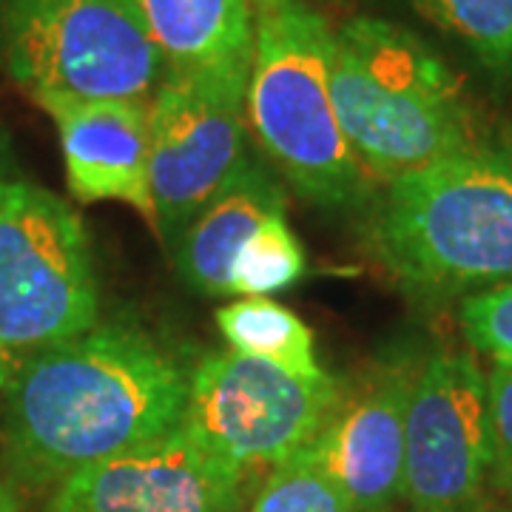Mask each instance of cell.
I'll use <instances>...</instances> for the list:
<instances>
[{"label":"cell","instance_id":"6da1fadb","mask_svg":"<svg viewBox=\"0 0 512 512\" xmlns=\"http://www.w3.org/2000/svg\"><path fill=\"white\" fill-rule=\"evenodd\" d=\"M180 362L134 322H97L18 359L3 393V458L29 487L60 484L180 427L188 404Z\"/></svg>","mask_w":512,"mask_h":512},{"label":"cell","instance_id":"7a4b0ae2","mask_svg":"<svg viewBox=\"0 0 512 512\" xmlns=\"http://www.w3.org/2000/svg\"><path fill=\"white\" fill-rule=\"evenodd\" d=\"M367 245L399 285L424 296L510 285L512 134L384 183Z\"/></svg>","mask_w":512,"mask_h":512},{"label":"cell","instance_id":"3957f363","mask_svg":"<svg viewBox=\"0 0 512 512\" xmlns=\"http://www.w3.org/2000/svg\"><path fill=\"white\" fill-rule=\"evenodd\" d=\"M330 92L356 160L382 183L481 140L458 74L390 20L350 18L333 29Z\"/></svg>","mask_w":512,"mask_h":512},{"label":"cell","instance_id":"277c9868","mask_svg":"<svg viewBox=\"0 0 512 512\" xmlns=\"http://www.w3.org/2000/svg\"><path fill=\"white\" fill-rule=\"evenodd\" d=\"M333 29L308 0H254L245 120L299 197L345 208L367 174L342 134L333 92Z\"/></svg>","mask_w":512,"mask_h":512},{"label":"cell","instance_id":"5b68a950","mask_svg":"<svg viewBox=\"0 0 512 512\" xmlns=\"http://www.w3.org/2000/svg\"><path fill=\"white\" fill-rule=\"evenodd\" d=\"M0 69L29 97L151 100L165 66L134 0H0Z\"/></svg>","mask_w":512,"mask_h":512},{"label":"cell","instance_id":"8992f818","mask_svg":"<svg viewBox=\"0 0 512 512\" xmlns=\"http://www.w3.org/2000/svg\"><path fill=\"white\" fill-rule=\"evenodd\" d=\"M100 322L92 242L49 188L0 180V345L18 359Z\"/></svg>","mask_w":512,"mask_h":512},{"label":"cell","instance_id":"52a82bcc","mask_svg":"<svg viewBox=\"0 0 512 512\" xmlns=\"http://www.w3.org/2000/svg\"><path fill=\"white\" fill-rule=\"evenodd\" d=\"M342 382L214 350L191 370L183 427L242 476L274 470L322 433Z\"/></svg>","mask_w":512,"mask_h":512},{"label":"cell","instance_id":"ba28073f","mask_svg":"<svg viewBox=\"0 0 512 512\" xmlns=\"http://www.w3.org/2000/svg\"><path fill=\"white\" fill-rule=\"evenodd\" d=\"M490 470L487 373L464 350L424 356L404 419L407 510L490 512Z\"/></svg>","mask_w":512,"mask_h":512},{"label":"cell","instance_id":"9c48e42d","mask_svg":"<svg viewBox=\"0 0 512 512\" xmlns=\"http://www.w3.org/2000/svg\"><path fill=\"white\" fill-rule=\"evenodd\" d=\"M245 92L165 72L148 100V183L157 234L177 242L248 163Z\"/></svg>","mask_w":512,"mask_h":512},{"label":"cell","instance_id":"30bf717a","mask_svg":"<svg viewBox=\"0 0 512 512\" xmlns=\"http://www.w3.org/2000/svg\"><path fill=\"white\" fill-rule=\"evenodd\" d=\"M245 484L180 424L63 478L46 512H242Z\"/></svg>","mask_w":512,"mask_h":512},{"label":"cell","instance_id":"8fae6325","mask_svg":"<svg viewBox=\"0 0 512 512\" xmlns=\"http://www.w3.org/2000/svg\"><path fill=\"white\" fill-rule=\"evenodd\" d=\"M416 370L413 356L396 353L342 384L322 433L308 447L350 512H382L402 501L404 419Z\"/></svg>","mask_w":512,"mask_h":512},{"label":"cell","instance_id":"7c38bea8","mask_svg":"<svg viewBox=\"0 0 512 512\" xmlns=\"http://www.w3.org/2000/svg\"><path fill=\"white\" fill-rule=\"evenodd\" d=\"M52 117L77 202H126L157 228L148 183V100L120 97H32Z\"/></svg>","mask_w":512,"mask_h":512},{"label":"cell","instance_id":"4fadbf2b","mask_svg":"<svg viewBox=\"0 0 512 512\" xmlns=\"http://www.w3.org/2000/svg\"><path fill=\"white\" fill-rule=\"evenodd\" d=\"M165 72L248 89L254 0H134Z\"/></svg>","mask_w":512,"mask_h":512},{"label":"cell","instance_id":"5bb4252c","mask_svg":"<svg viewBox=\"0 0 512 512\" xmlns=\"http://www.w3.org/2000/svg\"><path fill=\"white\" fill-rule=\"evenodd\" d=\"M274 214H285V188L248 160L174 242L185 282L202 296H234L231 274L239 251Z\"/></svg>","mask_w":512,"mask_h":512},{"label":"cell","instance_id":"9a60e30c","mask_svg":"<svg viewBox=\"0 0 512 512\" xmlns=\"http://www.w3.org/2000/svg\"><path fill=\"white\" fill-rule=\"evenodd\" d=\"M217 328L228 348L262 359L296 376H322L313 330L285 305L268 296L237 299L217 311Z\"/></svg>","mask_w":512,"mask_h":512},{"label":"cell","instance_id":"2e32d148","mask_svg":"<svg viewBox=\"0 0 512 512\" xmlns=\"http://www.w3.org/2000/svg\"><path fill=\"white\" fill-rule=\"evenodd\" d=\"M421 18L456 37L493 72L512 69V0H410Z\"/></svg>","mask_w":512,"mask_h":512},{"label":"cell","instance_id":"e0dca14e","mask_svg":"<svg viewBox=\"0 0 512 512\" xmlns=\"http://www.w3.org/2000/svg\"><path fill=\"white\" fill-rule=\"evenodd\" d=\"M305 274V251L288 225V214H274L259 225L234 262L231 293L234 296H271L291 288Z\"/></svg>","mask_w":512,"mask_h":512},{"label":"cell","instance_id":"ac0fdd59","mask_svg":"<svg viewBox=\"0 0 512 512\" xmlns=\"http://www.w3.org/2000/svg\"><path fill=\"white\" fill-rule=\"evenodd\" d=\"M248 512H350V507L305 450L268 470Z\"/></svg>","mask_w":512,"mask_h":512},{"label":"cell","instance_id":"d6986e66","mask_svg":"<svg viewBox=\"0 0 512 512\" xmlns=\"http://www.w3.org/2000/svg\"><path fill=\"white\" fill-rule=\"evenodd\" d=\"M458 319L478 353L490 356L495 365L512 367V282L467 296Z\"/></svg>","mask_w":512,"mask_h":512},{"label":"cell","instance_id":"ffe728a7","mask_svg":"<svg viewBox=\"0 0 512 512\" xmlns=\"http://www.w3.org/2000/svg\"><path fill=\"white\" fill-rule=\"evenodd\" d=\"M487 413H490V481L512 504V367L493 365L487 373Z\"/></svg>","mask_w":512,"mask_h":512},{"label":"cell","instance_id":"44dd1931","mask_svg":"<svg viewBox=\"0 0 512 512\" xmlns=\"http://www.w3.org/2000/svg\"><path fill=\"white\" fill-rule=\"evenodd\" d=\"M15 367H18V356L9 353V350L0 345V402H3V393H6V387H9V379H12Z\"/></svg>","mask_w":512,"mask_h":512},{"label":"cell","instance_id":"7402d4cb","mask_svg":"<svg viewBox=\"0 0 512 512\" xmlns=\"http://www.w3.org/2000/svg\"><path fill=\"white\" fill-rule=\"evenodd\" d=\"M0 512H23L20 510L18 493L6 478H0Z\"/></svg>","mask_w":512,"mask_h":512},{"label":"cell","instance_id":"603a6c76","mask_svg":"<svg viewBox=\"0 0 512 512\" xmlns=\"http://www.w3.org/2000/svg\"><path fill=\"white\" fill-rule=\"evenodd\" d=\"M0 180H9V143L3 131H0Z\"/></svg>","mask_w":512,"mask_h":512},{"label":"cell","instance_id":"cb8c5ba5","mask_svg":"<svg viewBox=\"0 0 512 512\" xmlns=\"http://www.w3.org/2000/svg\"><path fill=\"white\" fill-rule=\"evenodd\" d=\"M382 512H404V510H399V507H390V510H382ZM410 512V510H407Z\"/></svg>","mask_w":512,"mask_h":512}]
</instances>
